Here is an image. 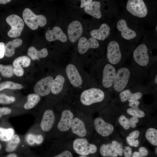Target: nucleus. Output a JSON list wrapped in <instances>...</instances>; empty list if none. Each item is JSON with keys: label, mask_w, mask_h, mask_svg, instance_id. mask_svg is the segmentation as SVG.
Instances as JSON below:
<instances>
[{"label": "nucleus", "mask_w": 157, "mask_h": 157, "mask_svg": "<svg viewBox=\"0 0 157 157\" xmlns=\"http://www.w3.org/2000/svg\"><path fill=\"white\" fill-rule=\"evenodd\" d=\"M27 54L32 60H35L46 57L48 54V52L46 48L38 50L34 47L31 46L28 49Z\"/></svg>", "instance_id": "393cba45"}, {"label": "nucleus", "mask_w": 157, "mask_h": 157, "mask_svg": "<svg viewBox=\"0 0 157 157\" xmlns=\"http://www.w3.org/2000/svg\"><path fill=\"white\" fill-rule=\"evenodd\" d=\"M108 95L107 91L92 85L76 94L70 92L72 101L75 108L89 114L101 108L107 100Z\"/></svg>", "instance_id": "f257e3e1"}, {"label": "nucleus", "mask_w": 157, "mask_h": 157, "mask_svg": "<svg viewBox=\"0 0 157 157\" xmlns=\"http://www.w3.org/2000/svg\"><path fill=\"white\" fill-rule=\"evenodd\" d=\"M22 85L19 83H15L10 81H6L0 83V91L5 89L11 90L20 89L22 88Z\"/></svg>", "instance_id": "473e14b6"}, {"label": "nucleus", "mask_w": 157, "mask_h": 157, "mask_svg": "<svg viewBox=\"0 0 157 157\" xmlns=\"http://www.w3.org/2000/svg\"><path fill=\"white\" fill-rule=\"evenodd\" d=\"M154 82L156 84H157V75L156 74L154 78Z\"/></svg>", "instance_id": "603ef678"}, {"label": "nucleus", "mask_w": 157, "mask_h": 157, "mask_svg": "<svg viewBox=\"0 0 157 157\" xmlns=\"http://www.w3.org/2000/svg\"><path fill=\"white\" fill-rule=\"evenodd\" d=\"M13 72L16 76H22L24 74V70L22 67H14Z\"/></svg>", "instance_id": "ea45409f"}, {"label": "nucleus", "mask_w": 157, "mask_h": 157, "mask_svg": "<svg viewBox=\"0 0 157 157\" xmlns=\"http://www.w3.org/2000/svg\"><path fill=\"white\" fill-rule=\"evenodd\" d=\"M27 101L24 107L26 109H30L33 108L40 101V96L36 94H31L28 95Z\"/></svg>", "instance_id": "bb28decb"}, {"label": "nucleus", "mask_w": 157, "mask_h": 157, "mask_svg": "<svg viewBox=\"0 0 157 157\" xmlns=\"http://www.w3.org/2000/svg\"><path fill=\"white\" fill-rule=\"evenodd\" d=\"M110 28L107 23L101 24L99 28L91 31L90 35L91 37L97 40L104 41L110 34Z\"/></svg>", "instance_id": "412c9836"}, {"label": "nucleus", "mask_w": 157, "mask_h": 157, "mask_svg": "<svg viewBox=\"0 0 157 157\" xmlns=\"http://www.w3.org/2000/svg\"><path fill=\"white\" fill-rule=\"evenodd\" d=\"M12 112L10 108L6 107H0V118L4 115H8Z\"/></svg>", "instance_id": "58836bf2"}, {"label": "nucleus", "mask_w": 157, "mask_h": 157, "mask_svg": "<svg viewBox=\"0 0 157 157\" xmlns=\"http://www.w3.org/2000/svg\"><path fill=\"white\" fill-rule=\"evenodd\" d=\"M92 1V0H81L80 7L81 8H84Z\"/></svg>", "instance_id": "49530a36"}, {"label": "nucleus", "mask_w": 157, "mask_h": 157, "mask_svg": "<svg viewBox=\"0 0 157 157\" xmlns=\"http://www.w3.org/2000/svg\"><path fill=\"white\" fill-rule=\"evenodd\" d=\"M126 8L131 14L139 18L144 17L148 14L147 6L142 0H128Z\"/></svg>", "instance_id": "ddd939ff"}, {"label": "nucleus", "mask_w": 157, "mask_h": 157, "mask_svg": "<svg viewBox=\"0 0 157 157\" xmlns=\"http://www.w3.org/2000/svg\"><path fill=\"white\" fill-rule=\"evenodd\" d=\"M126 112L128 115L138 118H142L145 116V113L140 109L139 106L129 108Z\"/></svg>", "instance_id": "f704fd0d"}, {"label": "nucleus", "mask_w": 157, "mask_h": 157, "mask_svg": "<svg viewBox=\"0 0 157 157\" xmlns=\"http://www.w3.org/2000/svg\"><path fill=\"white\" fill-rule=\"evenodd\" d=\"M5 46L4 43L0 42V59L3 58L5 56Z\"/></svg>", "instance_id": "a18cd8bd"}, {"label": "nucleus", "mask_w": 157, "mask_h": 157, "mask_svg": "<svg viewBox=\"0 0 157 157\" xmlns=\"http://www.w3.org/2000/svg\"><path fill=\"white\" fill-rule=\"evenodd\" d=\"M130 122V127L132 128H135L137 124L139 121L138 118L134 117H131L129 119Z\"/></svg>", "instance_id": "37998d69"}, {"label": "nucleus", "mask_w": 157, "mask_h": 157, "mask_svg": "<svg viewBox=\"0 0 157 157\" xmlns=\"http://www.w3.org/2000/svg\"><path fill=\"white\" fill-rule=\"evenodd\" d=\"M100 152L104 157H117L118 156L111 143L102 144L100 148Z\"/></svg>", "instance_id": "a878e982"}, {"label": "nucleus", "mask_w": 157, "mask_h": 157, "mask_svg": "<svg viewBox=\"0 0 157 157\" xmlns=\"http://www.w3.org/2000/svg\"><path fill=\"white\" fill-rule=\"evenodd\" d=\"M62 67L68 80L70 90L74 94L90 85L88 72L78 61L72 60Z\"/></svg>", "instance_id": "7ed1b4c3"}, {"label": "nucleus", "mask_w": 157, "mask_h": 157, "mask_svg": "<svg viewBox=\"0 0 157 157\" xmlns=\"http://www.w3.org/2000/svg\"><path fill=\"white\" fill-rule=\"evenodd\" d=\"M107 61L114 66L119 64L122 58V51L119 43L115 40H112L108 43L106 54Z\"/></svg>", "instance_id": "9b49d317"}, {"label": "nucleus", "mask_w": 157, "mask_h": 157, "mask_svg": "<svg viewBox=\"0 0 157 157\" xmlns=\"http://www.w3.org/2000/svg\"><path fill=\"white\" fill-rule=\"evenodd\" d=\"M140 102L137 100L131 102H129V105L130 107H134L139 106Z\"/></svg>", "instance_id": "de8ad7c7"}, {"label": "nucleus", "mask_w": 157, "mask_h": 157, "mask_svg": "<svg viewBox=\"0 0 157 157\" xmlns=\"http://www.w3.org/2000/svg\"><path fill=\"white\" fill-rule=\"evenodd\" d=\"M15 100V98L13 96H8L3 93H0V104H10L14 102Z\"/></svg>", "instance_id": "c9c22d12"}, {"label": "nucleus", "mask_w": 157, "mask_h": 157, "mask_svg": "<svg viewBox=\"0 0 157 157\" xmlns=\"http://www.w3.org/2000/svg\"><path fill=\"white\" fill-rule=\"evenodd\" d=\"M22 43V40L19 38L8 42L5 46V55L7 57L13 56L15 53V49L20 47Z\"/></svg>", "instance_id": "b1692460"}, {"label": "nucleus", "mask_w": 157, "mask_h": 157, "mask_svg": "<svg viewBox=\"0 0 157 157\" xmlns=\"http://www.w3.org/2000/svg\"><path fill=\"white\" fill-rule=\"evenodd\" d=\"M99 43L98 40L91 37L82 36L78 40L77 50V61L84 68L87 64L88 56L91 49L98 48Z\"/></svg>", "instance_id": "0eeeda50"}, {"label": "nucleus", "mask_w": 157, "mask_h": 157, "mask_svg": "<svg viewBox=\"0 0 157 157\" xmlns=\"http://www.w3.org/2000/svg\"><path fill=\"white\" fill-rule=\"evenodd\" d=\"M1 78L0 77V83H1Z\"/></svg>", "instance_id": "4d7b16f0"}, {"label": "nucleus", "mask_w": 157, "mask_h": 157, "mask_svg": "<svg viewBox=\"0 0 157 157\" xmlns=\"http://www.w3.org/2000/svg\"><path fill=\"white\" fill-rule=\"evenodd\" d=\"M1 143H0V150H1Z\"/></svg>", "instance_id": "5fc2aeb1"}, {"label": "nucleus", "mask_w": 157, "mask_h": 157, "mask_svg": "<svg viewBox=\"0 0 157 157\" xmlns=\"http://www.w3.org/2000/svg\"><path fill=\"white\" fill-rule=\"evenodd\" d=\"M7 145L6 151L10 152L15 150L17 147L20 141L19 136L17 135H14Z\"/></svg>", "instance_id": "2f4dec72"}, {"label": "nucleus", "mask_w": 157, "mask_h": 157, "mask_svg": "<svg viewBox=\"0 0 157 157\" xmlns=\"http://www.w3.org/2000/svg\"><path fill=\"white\" fill-rule=\"evenodd\" d=\"M79 157H86L85 156H79Z\"/></svg>", "instance_id": "6e6d98bb"}, {"label": "nucleus", "mask_w": 157, "mask_h": 157, "mask_svg": "<svg viewBox=\"0 0 157 157\" xmlns=\"http://www.w3.org/2000/svg\"><path fill=\"white\" fill-rule=\"evenodd\" d=\"M54 78L52 76L49 75L39 81L35 84L34 88L35 94L41 96L49 95Z\"/></svg>", "instance_id": "dca6fc26"}, {"label": "nucleus", "mask_w": 157, "mask_h": 157, "mask_svg": "<svg viewBox=\"0 0 157 157\" xmlns=\"http://www.w3.org/2000/svg\"><path fill=\"white\" fill-rule=\"evenodd\" d=\"M156 31H157V26H156Z\"/></svg>", "instance_id": "13d9d810"}, {"label": "nucleus", "mask_w": 157, "mask_h": 157, "mask_svg": "<svg viewBox=\"0 0 157 157\" xmlns=\"http://www.w3.org/2000/svg\"><path fill=\"white\" fill-rule=\"evenodd\" d=\"M139 152L142 157H144L147 155L149 152L147 149L144 147H140L139 149Z\"/></svg>", "instance_id": "c03bdc74"}, {"label": "nucleus", "mask_w": 157, "mask_h": 157, "mask_svg": "<svg viewBox=\"0 0 157 157\" xmlns=\"http://www.w3.org/2000/svg\"><path fill=\"white\" fill-rule=\"evenodd\" d=\"M14 134V129L12 128L6 129L0 127V140L2 141H9Z\"/></svg>", "instance_id": "c756f323"}, {"label": "nucleus", "mask_w": 157, "mask_h": 157, "mask_svg": "<svg viewBox=\"0 0 157 157\" xmlns=\"http://www.w3.org/2000/svg\"><path fill=\"white\" fill-rule=\"evenodd\" d=\"M132 157H142V156L139 152L135 151L133 154Z\"/></svg>", "instance_id": "09e8293b"}, {"label": "nucleus", "mask_w": 157, "mask_h": 157, "mask_svg": "<svg viewBox=\"0 0 157 157\" xmlns=\"http://www.w3.org/2000/svg\"><path fill=\"white\" fill-rule=\"evenodd\" d=\"M133 57L135 62L139 66H147L150 63V57L147 45L144 43L139 45L133 51Z\"/></svg>", "instance_id": "4468645a"}, {"label": "nucleus", "mask_w": 157, "mask_h": 157, "mask_svg": "<svg viewBox=\"0 0 157 157\" xmlns=\"http://www.w3.org/2000/svg\"><path fill=\"white\" fill-rule=\"evenodd\" d=\"M93 125L97 133L103 137H106L110 135L114 129L113 126L106 122L101 117H98L93 121Z\"/></svg>", "instance_id": "f3484780"}, {"label": "nucleus", "mask_w": 157, "mask_h": 157, "mask_svg": "<svg viewBox=\"0 0 157 157\" xmlns=\"http://www.w3.org/2000/svg\"><path fill=\"white\" fill-rule=\"evenodd\" d=\"M83 25L79 21L74 20L69 24L67 28V38L72 43H75L81 37L83 32Z\"/></svg>", "instance_id": "2eb2a0df"}, {"label": "nucleus", "mask_w": 157, "mask_h": 157, "mask_svg": "<svg viewBox=\"0 0 157 157\" xmlns=\"http://www.w3.org/2000/svg\"><path fill=\"white\" fill-rule=\"evenodd\" d=\"M72 144L75 152L82 156H85L94 154L97 150V146L94 144L90 143L85 138H76L73 141Z\"/></svg>", "instance_id": "9d476101"}, {"label": "nucleus", "mask_w": 157, "mask_h": 157, "mask_svg": "<svg viewBox=\"0 0 157 157\" xmlns=\"http://www.w3.org/2000/svg\"><path fill=\"white\" fill-rule=\"evenodd\" d=\"M117 28L120 32L122 37L126 40H131L137 36L136 31L129 27L126 21L124 19H121L118 21Z\"/></svg>", "instance_id": "aec40b11"}, {"label": "nucleus", "mask_w": 157, "mask_h": 157, "mask_svg": "<svg viewBox=\"0 0 157 157\" xmlns=\"http://www.w3.org/2000/svg\"><path fill=\"white\" fill-rule=\"evenodd\" d=\"M6 21L11 27L7 33L8 36L12 38L20 36L24 25L22 18L18 15L12 14L6 17Z\"/></svg>", "instance_id": "f8f14e48"}, {"label": "nucleus", "mask_w": 157, "mask_h": 157, "mask_svg": "<svg viewBox=\"0 0 157 157\" xmlns=\"http://www.w3.org/2000/svg\"><path fill=\"white\" fill-rule=\"evenodd\" d=\"M55 113L53 110L47 108L44 111L40 124L41 129L45 132H48L53 127L56 120Z\"/></svg>", "instance_id": "a211bd4d"}, {"label": "nucleus", "mask_w": 157, "mask_h": 157, "mask_svg": "<svg viewBox=\"0 0 157 157\" xmlns=\"http://www.w3.org/2000/svg\"><path fill=\"white\" fill-rule=\"evenodd\" d=\"M53 157H73V156L70 151L66 150Z\"/></svg>", "instance_id": "a19ab883"}, {"label": "nucleus", "mask_w": 157, "mask_h": 157, "mask_svg": "<svg viewBox=\"0 0 157 157\" xmlns=\"http://www.w3.org/2000/svg\"><path fill=\"white\" fill-rule=\"evenodd\" d=\"M157 147H156V150H155V152H156V154H157Z\"/></svg>", "instance_id": "864d4df0"}, {"label": "nucleus", "mask_w": 157, "mask_h": 157, "mask_svg": "<svg viewBox=\"0 0 157 157\" xmlns=\"http://www.w3.org/2000/svg\"><path fill=\"white\" fill-rule=\"evenodd\" d=\"M145 137L147 140L151 144L157 146V130L153 128L147 129L145 133Z\"/></svg>", "instance_id": "cd10ccee"}, {"label": "nucleus", "mask_w": 157, "mask_h": 157, "mask_svg": "<svg viewBox=\"0 0 157 157\" xmlns=\"http://www.w3.org/2000/svg\"><path fill=\"white\" fill-rule=\"evenodd\" d=\"M6 157H17V156L15 154H9Z\"/></svg>", "instance_id": "3c124183"}, {"label": "nucleus", "mask_w": 157, "mask_h": 157, "mask_svg": "<svg viewBox=\"0 0 157 157\" xmlns=\"http://www.w3.org/2000/svg\"><path fill=\"white\" fill-rule=\"evenodd\" d=\"M123 152L125 157H131L132 154V149L130 147H125L123 149Z\"/></svg>", "instance_id": "79ce46f5"}, {"label": "nucleus", "mask_w": 157, "mask_h": 157, "mask_svg": "<svg viewBox=\"0 0 157 157\" xmlns=\"http://www.w3.org/2000/svg\"><path fill=\"white\" fill-rule=\"evenodd\" d=\"M31 63V60L28 56H22L17 58L13 62V65L14 67H27Z\"/></svg>", "instance_id": "7c9ffc66"}, {"label": "nucleus", "mask_w": 157, "mask_h": 157, "mask_svg": "<svg viewBox=\"0 0 157 157\" xmlns=\"http://www.w3.org/2000/svg\"><path fill=\"white\" fill-rule=\"evenodd\" d=\"M140 132L135 130L131 132L126 138V141L130 146L137 147L139 144L138 138L140 135Z\"/></svg>", "instance_id": "c85d7f7f"}, {"label": "nucleus", "mask_w": 157, "mask_h": 157, "mask_svg": "<svg viewBox=\"0 0 157 157\" xmlns=\"http://www.w3.org/2000/svg\"><path fill=\"white\" fill-rule=\"evenodd\" d=\"M132 75L131 71L128 67H122L118 69L112 86L114 90L119 93L125 89L131 79Z\"/></svg>", "instance_id": "6e6552de"}, {"label": "nucleus", "mask_w": 157, "mask_h": 157, "mask_svg": "<svg viewBox=\"0 0 157 157\" xmlns=\"http://www.w3.org/2000/svg\"><path fill=\"white\" fill-rule=\"evenodd\" d=\"M143 94L140 92H132L128 89H125L119 92V97L121 101L125 102L128 101L131 102L138 100L142 97Z\"/></svg>", "instance_id": "5701e85b"}, {"label": "nucleus", "mask_w": 157, "mask_h": 157, "mask_svg": "<svg viewBox=\"0 0 157 157\" xmlns=\"http://www.w3.org/2000/svg\"><path fill=\"white\" fill-rule=\"evenodd\" d=\"M116 72L114 66L108 62H99L93 65L88 72L90 85L108 92L113 85Z\"/></svg>", "instance_id": "f03ea898"}, {"label": "nucleus", "mask_w": 157, "mask_h": 157, "mask_svg": "<svg viewBox=\"0 0 157 157\" xmlns=\"http://www.w3.org/2000/svg\"><path fill=\"white\" fill-rule=\"evenodd\" d=\"M90 114L76 109L74 116L72 122L70 133L76 138H87L89 135L88 120Z\"/></svg>", "instance_id": "423d86ee"}, {"label": "nucleus", "mask_w": 157, "mask_h": 157, "mask_svg": "<svg viewBox=\"0 0 157 157\" xmlns=\"http://www.w3.org/2000/svg\"><path fill=\"white\" fill-rule=\"evenodd\" d=\"M11 0H0V4H6L10 2Z\"/></svg>", "instance_id": "8fccbe9b"}, {"label": "nucleus", "mask_w": 157, "mask_h": 157, "mask_svg": "<svg viewBox=\"0 0 157 157\" xmlns=\"http://www.w3.org/2000/svg\"><path fill=\"white\" fill-rule=\"evenodd\" d=\"M70 90L68 80L63 68H60L52 83L51 93L56 98L57 102L62 99Z\"/></svg>", "instance_id": "39448f33"}, {"label": "nucleus", "mask_w": 157, "mask_h": 157, "mask_svg": "<svg viewBox=\"0 0 157 157\" xmlns=\"http://www.w3.org/2000/svg\"><path fill=\"white\" fill-rule=\"evenodd\" d=\"M101 3L98 1H92L91 3L84 8L85 13L92 17L100 19L102 17L101 11Z\"/></svg>", "instance_id": "4be33fe9"}, {"label": "nucleus", "mask_w": 157, "mask_h": 157, "mask_svg": "<svg viewBox=\"0 0 157 157\" xmlns=\"http://www.w3.org/2000/svg\"><path fill=\"white\" fill-rule=\"evenodd\" d=\"M118 122L120 124L125 130H128L130 127L129 119L124 115L119 116Z\"/></svg>", "instance_id": "e433bc0d"}, {"label": "nucleus", "mask_w": 157, "mask_h": 157, "mask_svg": "<svg viewBox=\"0 0 157 157\" xmlns=\"http://www.w3.org/2000/svg\"><path fill=\"white\" fill-rule=\"evenodd\" d=\"M14 67L11 65H5L0 64V73L4 77H10L14 75Z\"/></svg>", "instance_id": "72a5a7b5"}, {"label": "nucleus", "mask_w": 157, "mask_h": 157, "mask_svg": "<svg viewBox=\"0 0 157 157\" xmlns=\"http://www.w3.org/2000/svg\"><path fill=\"white\" fill-rule=\"evenodd\" d=\"M46 39L49 42L59 40L63 43L66 42L68 39L67 36L62 29L58 26H55L52 30H48L46 32Z\"/></svg>", "instance_id": "6ab92c4d"}, {"label": "nucleus", "mask_w": 157, "mask_h": 157, "mask_svg": "<svg viewBox=\"0 0 157 157\" xmlns=\"http://www.w3.org/2000/svg\"><path fill=\"white\" fill-rule=\"evenodd\" d=\"M60 116L56 126L58 137L62 138L70 134L76 108L68 93L58 102Z\"/></svg>", "instance_id": "20e7f679"}, {"label": "nucleus", "mask_w": 157, "mask_h": 157, "mask_svg": "<svg viewBox=\"0 0 157 157\" xmlns=\"http://www.w3.org/2000/svg\"><path fill=\"white\" fill-rule=\"evenodd\" d=\"M111 144L118 155L122 156L123 154L124 149L122 144L115 140H113Z\"/></svg>", "instance_id": "4c0bfd02"}, {"label": "nucleus", "mask_w": 157, "mask_h": 157, "mask_svg": "<svg viewBox=\"0 0 157 157\" xmlns=\"http://www.w3.org/2000/svg\"><path fill=\"white\" fill-rule=\"evenodd\" d=\"M22 17L24 22L31 29H37L38 26H45L47 23L46 17L43 15H36L29 8L24 10Z\"/></svg>", "instance_id": "1a4fd4ad"}]
</instances>
